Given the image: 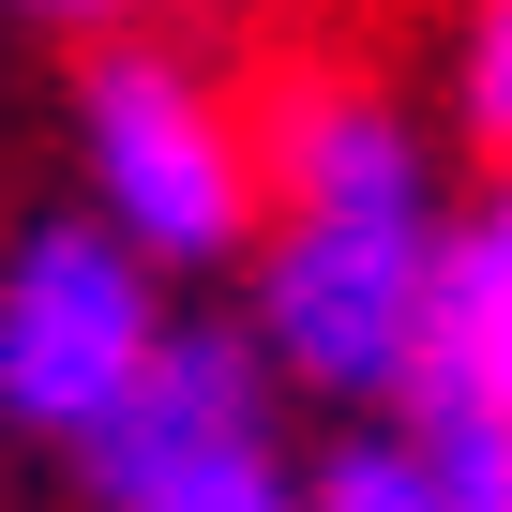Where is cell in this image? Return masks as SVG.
<instances>
[{
    "label": "cell",
    "mask_w": 512,
    "mask_h": 512,
    "mask_svg": "<svg viewBox=\"0 0 512 512\" xmlns=\"http://www.w3.org/2000/svg\"><path fill=\"white\" fill-rule=\"evenodd\" d=\"M407 392L512 437V181H497L467 226H437V287H422V362H407Z\"/></svg>",
    "instance_id": "cell-4"
},
{
    "label": "cell",
    "mask_w": 512,
    "mask_h": 512,
    "mask_svg": "<svg viewBox=\"0 0 512 512\" xmlns=\"http://www.w3.org/2000/svg\"><path fill=\"white\" fill-rule=\"evenodd\" d=\"M302 512H452V482H437L422 437H362V452H332V482Z\"/></svg>",
    "instance_id": "cell-6"
},
{
    "label": "cell",
    "mask_w": 512,
    "mask_h": 512,
    "mask_svg": "<svg viewBox=\"0 0 512 512\" xmlns=\"http://www.w3.org/2000/svg\"><path fill=\"white\" fill-rule=\"evenodd\" d=\"M91 196H106V241L166 256V272H211L256 211V166L226 136V106L181 76V61H106L91 76Z\"/></svg>",
    "instance_id": "cell-3"
},
{
    "label": "cell",
    "mask_w": 512,
    "mask_h": 512,
    "mask_svg": "<svg viewBox=\"0 0 512 512\" xmlns=\"http://www.w3.org/2000/svg\"><path fill=\"white\" fill-rule=\"evenodd\" d=\"M151 256L106 241V226H31L16 272H0V422L31 437H91L136 362H151Z\"/></svg>",
    "instance_id": "cell-2"
},
{
    "label": "cell",
    "mask_w": 512,
    "mask_h": 512,
    "mask_svg": "<svg viewBox=\"0 0 512 512\" xmlns=\"http://www.w3.org/2000/svg\"><path fill=\"white\" fill-rule=\"evenodd\" d=\"M422 287H437V181L422 136L362 91L287 121V241L256 272V332L317 392H407L422 362Z\"/></svg>",
    "instance_id": "cell-1"
},
{
    "label": "cell",
    "mask_w": 512,
    "mask_h": 512,
    "mask_svg": "<svg viewBox=\"0 0 512 512\" xmlns=\"http://www.w3.org/2000/svg\"><path fill=\"white\" fill-rule=\"evenodd\" d=\"M407 437L437 452V482H452V512H512V437H497V422H452V407H422Z\"/></svg>",
    "instance_id": "cell-7"
},
{
    "label": "cell",
    "mask_w": 512,
    "mask_h": 512,
    "mask_svg": "<svg viewBox=\"0 0 512 512\" xmlns=\"http://www.w3.org/2000/svg\"><path fill=\"white\" fill-rule=\"evenodd\" d=\"M16 16H121V0H16Z\"/></svg>",
    "instance_id": "cell-9"
},
{
    "label": "cell",
    "mask_w": 512,
    "mask_h": 512,
    "mask_svg": "<svg viewBox=\"0 0 512 512\" xmlns=\"http://www.w3.org/2000/svg\"><path fill=\"white\" fill-rule=\"evenodd\" d=\"M106 512H302V482L272 467V437H226V452H196V467H151V482L106 497Z\"/></svg>",
    "instance_id": "cell-5"
},
{
    "label": "cell",
    "mask_w": 512,
    "mask_h": 512,
    "mask_svg": "<svg viewBox=\"0 0 512 512\" xmlns=\"http://www.w3.org/2000/svg\"><path fill=\"white\" fill-rule=\"evenodd\" d=\"M467 121L512 136V0H482V31H467Z\"/></svg>",
    "instance_id": "cell-8"
}]
</instances>
